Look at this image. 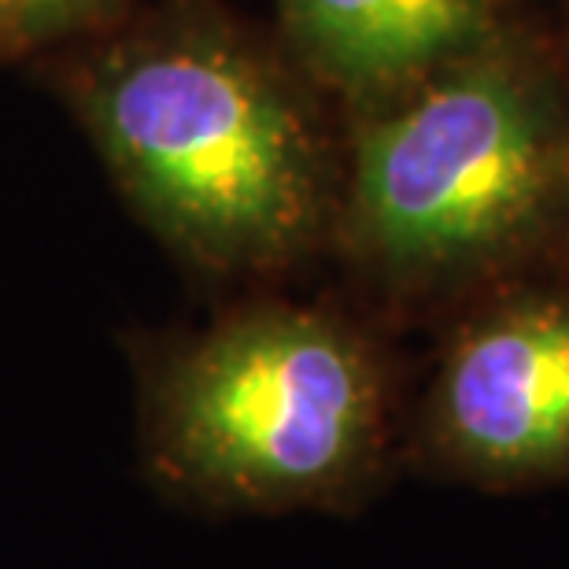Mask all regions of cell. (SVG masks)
Returning <instances> with one entry per match:
<instances>
[{
  "mask_svg": "<svg viewBox=\"0 0 569 569\" xmlns=\"http://www.w3.org/2000/svg\"><path fill=\"white\" fill-rule=\"evenodd\" d=\"M566 170L548 93L515 63H466L362 133L351 244L403 281L485 270L548 226Z\"/></svg>",
  "mask_w": 569,
  "mask_h": 569,
  "instance_id": "3957f363",
  "label": "cell"
},
{
  "mask_svg": "<svg viewBox=\"0 0 569 569\" xmlns=\"http://www.w3.org/2000/svg\"><path fill=\"white\" fill-rule=\"evenodd\" d=\"M93 130L156 230L214 270L296 256L318 219L311 138L289 97L214 41L116 56Z\"/></svg>",
  "mask_w": 569,
  "mask_h": 569,
  "instance_id": "7a4b0ae2",
  "label": "cell"
},
{
  "mask_svg": "<svg viewBox=\"0 0 569 569\" xmlns=\"http://www.w3.org/2000/svg\"><path fill=\"white\" fill-rule=\"evenodd\" d=\"M415 448L437 473L492 492L569 485L566 292H518L455 333Z\"/></svg>",
  "mask_w": 569,
  "mask_h": 569,
  "instance_id": "277c9868",
  "label": "cell"
},
{
  "mask_svg": "<svg viewBox=\"0 0 569 569\" xmlns=\"http://www.w3.org/2000/svg\"><path fill=\"white\" fill-rule=\"evenodd\" d=\"M284 11L326 74L373 89L462 52L488 27L496 0H284Z\"/></svg>",
  "mask_w": 569,
  "mask_h": 569,
  "instance_id": "5b68a950",
  "label": "cell"
},
{
  "mask_svg": "<svg viewBox=\"0 0 569 569\" xmlns=\"http://www.w3.org/2000/svg\"><path fill=\"white\" fill-rule=\"evenodd\" d=\"M148 455L159 477L211 507L356 503L389 455L381 367L329 315H237L159 373Z\"/></svg>",
  "mask_w": 569,
  "mask_h": 569,
  "instance_id": "6da1fadb",
  "label": "cell"
},
{
  "mask_svg": "<svg viewBox=\"0 0 569 569\" xmlns=\"http://www.w3.org/2000/svg\"><path fill=\"white\" fill-rule=\"evenodd\" d=\"M108 0H0V38L38 41L93 19Z\"/></svg>",
  "mask_w": 569,
  "mask_h": 569,
  "instance_id": "8992f818",
  "label": "cell"
}]
</instances>
